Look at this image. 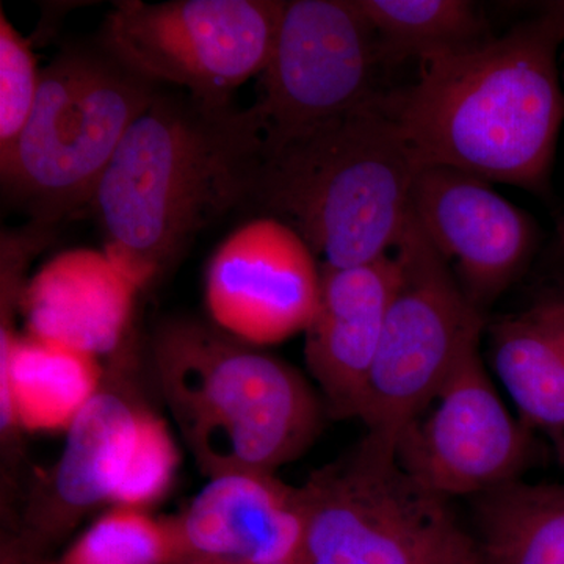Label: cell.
Instances as JSON below:
<instances>
[{
  "instance_id": "1",
  "label": "cell",
  "mask_w": 564,
  "mask_h": 564,
  "mask_svg": "<svg viewBox=\"0 0 564 564\" xmlns=\"http://www.w3.org/2000/svg\"><path fill=\"white\" fill-rule=\"evenodd\" d=\"M263 155L250 110L162 88L93 196L104 250L147 288L199 234L237 207H251Z\"/></svg>"
},
{
  "instance_id": "2",
  "label": "cell",
  "mask_w": 564,
  "mask_h": 564,
  "mask_svg": "<svg viewBox=\"0 0 564 564\" xmlns=\"http://www.w3.org/2000/svg\"><path fill=\"white\" fill-rule=\"evenodd\" d=\"M563 43L540 13L500 39L421 63L417 79L381 104L419 165L543 193L564 121Z\"/></svg>"
},
{
  "instance_id": "3",
  "label": "cell",
  "mask_w": 564,
  "mask_h": 564,
  "mask_svg": "<svg viewBox=\"0 0 564 564\" xmlns=\"http://www.w3.org/2000/svg\"><path fill=\"white\" fill-rule=\"evenodd\" d=\"M381 96L265 147L251 207L288 223L322 267L351 269L384 258L410 218L421 165Z\"/></svg>"
},
{
  "instance_id": "4",
  "label": "cell",
  "mask_w": 564,
  "mask_h": 564,
  "mask_svg": "<svg viewBox=\"0 0 564 564\" xmlns=\"http://www.w3.org/2000/svg\"><path fill=\"white\" fill-rule=\"evenodd\" d=\"M152 348L170 411L209 478L273 474L321 432V403L303 375L215 325L169 322Z\"/></svg>"
},
{
  "instance_id": "5",
  "label": "cell",
  "mask_w": 564,
  "mask_h": 564,
  "mask_svg": "<svg viewBox=\"0 0 564 564\" xmlns=\"http://www.w3.org/2000/svg\"><path fill=\"white\" fill-rule=\"evenodd\" d=\"M162 88L98 40L69 44L41 70L31 118L0 158L3 193L51 228L90 206L126 133Z\"/></svg>"
},
{
  "instance_id": "6",
  "label": "cell",
  "mask_w": 564,
  "mask_h": 564,
  "mask_svg": "<svg viewBox=\"0 0 564 564\" xmlns=\"http://www.w3.org/2000/svg\"><path fill=\"white\" fill-rule=\"evenodd\" d=\"M302 491V564H463L474 554L448 500L411 477L380 434L367 432Z\"/></svg>"
},
{
  "instance_id": "7",
  "label": "cell",
  "mask_w": 564,
  "mask_h": 564,
  "mask_svg": "<svg viewBox=\"0 0 564 564\" xmlns=\"http://www.w3.org/2000/svg\"><path fill=\"white\" fill-rule=\"evenodd\" d=\"M399 280L356 419L397 441L429 411L486 318L410 212L395 245Z\"/></svg>"
},
{
  "instance_id": "8",
  "label": "cell",
  "mask_w": 564,
  "mask_h": 564,
  "mask_svg": "<svg viewBox=\"0 0 564 564\" xmlns=\"http://www.w3.org/2000/svg\"><path fill=\"white\" fill-rule=\"evenodd\" d=\"M282 0H121L98 41L154 84L209 102H232L261 76L280 28Z\"/></svg>"
},
{
  "instance_id": "9",
  "label": "cell",
  "mask_w": 564,
  "mask_h": 564,
  "mask_svg": "<svg viewBox=\"0 0 564 564\" xmlns=\"http://www.w3.org/2000/svg\"><path fill=\"white\" fill-rule=\"evenodd\" d=\"M377 36L356 0H289L250 107L263 144L340 117L381 91Z\"/></svg>"
},
{
  "instance_id": "10",
  "label": "cell",
  "mask_w": 564,
  "mask_h": 564,
  "mask_svg": "<svg viewBox=\"0 0 564 564\" xmlns=\"http://www.w3.org/2000/svg\"><path fill=\"white\" fill-rule=\"evenodd\" d=\"M177 463L163 419L122 392L101 389L66 430L51 477V513L28 536L44 547L93 508H144L169 491Z\"/></svg>"
},
{
  "instance_id": "11",
  "label": "cell",
  "mask_w": 564,
  "mask_h": 564,
  "mask_svg": "<svg viewBox=\"0 0 564 564\" xmlns=\"http://www.w3.org/2000/svg\"><path fill=\"white\" fill-rule=\"evenodd\" d=\"M478 347L464 352L429 411L395 441L403 469L447 500L518 480L532 452L529 426L508 411Z\"/></svg>"
},
{
  "instance_id": "12",
  "label": "cell",
  "mask_w": 564,
  "mask_h": 564,
  "mask_svg": "<svg viewBox=\"0 0 564 564\" xmlns=\"http://www.w3.org/2000/svg\"><path fill=\"white\" fill-rule=\"evenodd\" d=\"M321 293L317 256L295 229L273 217L245 223L223 240L207 267L212 322L256 348L306 332Z\"/></svg>"
},
{
  "instance_id": "13",
  "label": "cell",
  "mask_w": 564,
  "mask_h": 564,
  "mask_svg": "<svg viewBox=\"0 0 564 564\" xmlns=\"http://www.w3.org/2000/svg\"><path fill=\"white\" fill-rule=\"evenodd\" d=\"M410 212L484 314L524 272L536 247V226L524 210L491 182L448 166H419Z\"/></svg>"
},
{
  "instance_id": "14",
  "label": "cell",
  "mask_w": 564,
  "mask_h": 564,
  "mask_svg": "<svg viewBox=\"0 0 564 564\" xmlns=\"http://www.w3.org/2000/svg\"><path fill=\"white\" fill-rule=\"evenodd\" d=\"M173 522L181 560L302 562L306 534L303 491L282 484L273 474L215 475Z\"/></svg>"
},
{
  "instance_id": "15",
  "label": "cell",
  "mask_w": 564,
  "mask_h": 564,
  "mask_svg": "<svg viewBox=\"0 0 564 564\" xmlns=\"http://www.w3.org/2000/svg\"><path fill=\"white\" fill-rule=\"evenodd\" d=\"M397 280L399 263L391 254L351 269L322 267L321 302L304 332V359L336 417L358 413Z\"/></svg>"
},
{
  "instance_id": "16",
  "label": "cell",
  "mask_w": 564,
  "mask_h": 564,
  "mask_svg": "<svg viewBox=\"0 0 564 564\" xmlns=\"http://www.w3.org/2000/svg\"><path fill=\"white\" fill-rule=\"evenodd\" d=\"M140 281L106 250L77 248L44 263L24 285L28 334L101 358L124 345Z\"/></svg>"
},
{
  "instance_id": "17",
  "label": "cell",
  "mask_w": 564,
  "mask_h": 564,
  "mask_svg": "<svg viewBox=\"0 0 564 564\" xmlns=\"http://www.w3.org/2000/svg\"><path fill=\"white\" fill-rule=\"evenodd\" d=\"M99 359L9 325L0 333L2 432H65L102 389Z\"/></svg>"
},
{
  "instance_id": "18",
  "label": "cell",
  "mask_w": 564,
  "mask_h": 564,
  "mask_svg": "<svg viewBox=\"0 0 564 564\" xmlns=\"http://www.w3.org/2000/svg\"><path fill=\"white\" fill-rule=\"evenodd\" d=\"M494 372L530 430L564 432V292L489 326Z\"/></svg>"
},
{
  "instance_id": "19",
  "label": "cell",
  "mask_w": 564,
  "mask_h": 564,
  "mask_svg": "<svg viewBox=\"0 0 564 564\" xmlns=\"http://www.w3.org/2000/svg\"><path fill=\"white\" fill-rule=\"evenodd\" d=\"M475 510L478 564H564V485L511 481Z\"/></svg>"
},
{
  "instance_id": "20",
  "label": "cell",
  "mask_w": 564,
  "mask_h": 564,
  "mask_svg": "<svg viewBox=\"0 0 564 564\" xmlns=\"http://www.w3.org/2000/svg\"><path fill=\"white\" fill-rule=\"evenodd\" d=\"M372 25L383 65L421 63L494 39L469 0H356Z\"/></svg>"
},
{
  "instance_id": "21",
  "label": "cell",
  "mask_w": 564,
  "mask_h": 564,
  "mask_svg": "<svg viewBox=\"0 0 564 564\" xmlns=\"http://www.w3.org/2000/svg\"><path fill=\"white\" fill-rule=\"evenodd\" d=\"M180 536L172 519L144 508L113 507L50 564H177Z\"/></svg>"
},
{
  "instance_id": "22",
  "label": "cell",
  "mask_w": 564,
  "mask_h": 564,
  "mask_svg": "<svg viewBox=\"0 0 564 564\" xmlns=\"http://www.w3.org/2000/svg\"><path fill=\"white\" fill-rule=\"evenodd\" d=\"M41 70L31 41L0 10V158L20 139L39 98Z\"/></svg>"
},
{
  "instance_id": "23",
  "label": "cell",
  "mask_w": 564,
  "mask_h": 564,
  "mask_svg": "<svg viewBox=\"0 0 564 564\" xmlns=\"http://www.w3.org/2000/svg\"><path fill=\"white\" fill-rule=\"evenodd\" d=\"M43 547L29 536L7 541L0 552V564H50L43 555Z\"/></svg>"
},
{
  "instance_id": "24",
  "label": "cell",
  "mask_w": 564,
  "mask_h": 564,
  "mask_svg": "<svg viewBox=\"0 0 564 564\" xmlns=\"http://www.w3.org/2000/svg\"><path fill=\"white\" fill-rule=\"evenodd\" d=\"M541 13L552 21V24L555 25L556 31L560 32V35H562L564 40V0L544 3Z\"/></svg>"
},
{
  "instance_id": "25",
  "label": "cell",
  "mask_w": 564,
  "mask_h": 564,
  "mask_svg": "<svg viewBox=\"0 0 564 564\" xmlns=\"http://www.w3.org/2000/svg\"><path fill=\"white\" fill-rule=\"evenodd\" d=\"M177 564H243V563L212 562V560L184 558V560H181V562ZM285 564H302V562L285 563Z\"/></svg>"
},
{
  "instance_id": "26",
  "label": "cell",
  "mask_w": 564,
  "mask_h": 564,
  "mask_svg": "<svg viewBox=\"0 0 564 564\" xmlns=\"http://www.w3.org/2000/svg\"><path fill=\"white\" fill-rule=\"evenodd\" d=\"M554 437H555L556 451H558L560 462H562L563 466H564V432L556 434V436H554Z\"/></svg>"
},
{
  "instance_id": "27",
  "label": "cell",
  "mask_w": 564,
  "mask_h": 564,
  "mask_svg": "<svg viewBox=\"0 0 564 564\" xmlns=\"http://www.w3.org/2000/svg\"><path fill=\"white\" fill-rule=\"evenodd\" d=\"M556 239H558L560 250H562L564 254V214L562 220L558 223V228H556Z\"/></svg>"
},
{
  "instance_id": "28",
  "label": "cell",
  "mask_w": 564,
  "mask_h": 564,
  "mask_svg": "<svg viewBox=\"0 0 564 564\" xmlns=\"http://www.w3.org/2000/svg\"><path fill=\"white\" fill-rule=\"evenodd\" d=\"M463 564H478L477 556H475V552L473 555L469 556V558L466 560Z\"/></svg>"
}]
</instances>
